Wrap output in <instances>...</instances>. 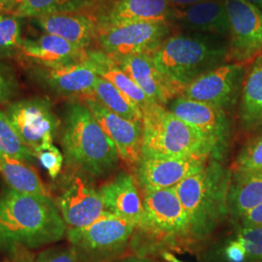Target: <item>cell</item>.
<instances>
[{
  "label": "cell",
  "instance_id": "obj_1",
  "mask_svg": "<svg viewBox=\"0 0 262 262\" xmlns=\"http://www.w3.org/2000/svg\"><path fill=\"white\" fill-rule=\"evenodd\" d=\"M67 235V225L50 195L11 188L0 195V252L40 249Z\"/></svg>",
  "mask_w": 262,
  "mask_h": 262
},
{
  "label": "cell",
  "instance_id": "obj_2",
  "mask_svg": "<svg viewBox=\"0 0 262 262\" xmlns=\"http://www.w3.org/2000/svg\"><path fill=\"white\" fill-rule=\"evenodd\" d=\"M60 144L67 167L90 178L109 177L120 165L115 144L81 100L66 106Z\"/></svg>",
  "mask_w": 262,
  "mask_h": 262
},
{
  "label": "cell",
  "instance_id": "obj_3",
  "mask_svg": "<svg viewBox=\"0 0 262 262\" xmlns=\"http://www.w3.org/2000/svg\"><path fill=\"white\" fill-rule=\"evenodd\" d=\"M143 215L131 240L132 255L156 253L193 246L187 212L175 188L143 193Z\"/></svg>",
  "mask_w": 262,
  "mask_h": 262
},
{
  "label": "cell",
  "instance_id": "obj_4",
  "mask_svg": "<svg viewBox=\"0 0 262 262\" xmlns=\"http://www.w3.org/2000/svg\"><path fill=\"white\" fill-rule=\"evenodd\" d=\"M231 170L219 159H211L196 173L174 187L187 212L194 245L214 232L228 214Z\"/></svg>",
  "mask_w": 262,
  "mask_h": 262
},
{
  "label": "cell",
  "instance_id": "obj_5",
  "mask_svg": "<svg viewBox=\"0 0 262 262\" xmlns=\"http://www.w3.org/2000/svg\"><path fill=\"white\" fill-rule=\"evenodd\" d=\"M227 38L202 33H178L152 53L156 66L182 93L198 77L226 63Z\"/></svg>",
  "mask_w": 262,
  "mask_h": 262
},
{
  "label": "cell",
  "instance_id": "obj_6",
  "mask_svg": "<svg viewBox=\"0 0 262 262\" xmlns=\"http://www.w3.org/2000/svg\"><path fill=\"white\" fill-rule=\"evenodd\" d=\"M141 158L169 159L211 156L216 159L214 144L202 133L179 119L162 105L143 111Z\"/></svg>",
  "mask_w": 262,
  "mask_h": 262
},
{
  "label": "cell",
  "instance_id": "obj_7",
  "mask_svg": "<svg viewBox=\"0 0 262 262\" xmlns=\"http://www.w3.org/2000/svg\"><path fill=\"white\" fill-rule=\"evenodd\" d=\"M135 225L105 212L92 225L67 229L69 246L81 262H116L130 249Z\"/></svg>",
  "mask_w": 262,
  "mask_h": 262
},
{
  "label": "cell",
  "instance_id": "obj_8",
  "mask_svg": "<svg viewBox=\"0 0 262 262\" xmlns=\"http://www.w3.org/2000/svg\"><path fill=\"white\" fill-rule=\"evenodd\" d=\"M173 35V24L135 21L98 31L95 47L112 57L151 55Z\"/></svg>",
  "mask_w": 262,
  "mask_h": 262
},
{
  "label": "cell",
  "instance_id": "obj_9",
  "mask_svg": "<svg viewBox=\"0 0 262 262\" xmlns=\"http://www.w3.org/2000/svg\"><path fill=\"white\" fill-rule=\"evenodd\" d=\"M4 112L20 140L32 152L44 144L53 143L60 130L61 122L48 96L13 101Z\"/></svg>",
  "mask_w": 262,
  "mask_h": 262
},
{
  "label": "cell",
  "instance_id": "obj_10",
  "mask_svg": "<svg viewBox=\"0 0 262 262\" xmlns=\"http://www.w3.org/2000/svg\"><path fill=\"white\" fill-rule=\"evenodd\" d=\"M229 21L226 62L247 64L262 53V12L246 0H224Z\"/></svg>",
  "mask_w": 262,
  "mask_h": 262
},
{
  "label": "cell",
  "instance_id": "obj_11",
  "mask_svg": "<svg viewBox=\"0 0 262 262\" xmlns=\"http://www.w3.org/2000/svg\"><path fill=\"white\" fill-rule=\"evenodd\" d=\"M247 71V64L226 62L187 84L181 95L230 111L240 101Z\"/></svg>",
  "mask_w": 262,
  "mask_h": 262
},
{
  "label": "cell",
  "instance_id": "obj_12",
  "mask_svg": "<svg viewBox=\"0 0 262 262\" xmlns=\"http://www.w3.org/2000/svg\"><path fill=\"white\" fill-rule=\"evenodd\" d=\"M84 13L94 19L98 31L135 21L175 24L178 17L168 0H96Z\"/></svg>",
  "mask_w": 262,
  "mask_h": 262
},
{
  "label": "cell",
  "instance_id": "obj_13",
  "mask_svg": "<svg viewBox=\"0 0 262 262\" xmlns=\"http://www.w3.org/2000/svg\"><path fill=\"white\" fill-rule=\"evenodd\" d=\"M24 66L28 77L35 84L56 96L70 101H82L94 96L98 75L85 58L82 62L57 68Z\"/></svg>",
  "mask_w": 262,
  "mask_h": 262
},
{
  "label": "cell",
  "instance_id": "obj_14",
  "mask_svg": "<svg viewBox=\"0 0 262 262\" xmlns=\"http://www.w3.org/2000/svg\"><path fill=\"white\" fill-rule=\"evenodd\" d=\"M92 178L74 172L66 177L56 204L69 228H82L92 225L105 211L99 190L94 187Z\"/></svg>",
  "mask_w": 262,
  "mask_h": 262
},
{
  "label": "cell",
  "instance_id": "obj_15",
  "mask_svg": "<svg viewBox=\"0 0 262 262\" xmlns=\"http://www.w3.org/2000/svg\"><path fill=\"white\" fill-rule=\"evenodd\" d=\"M167 109L206 136L215 146L216 159H222L231 137V122L227 112L183 95L171 100Z\"/></svg>",
  "mask_w": 262,
  "mask_h": 262
},
{
  "label": "cell",
  "instance_id": "obj_16",
  "mask_svg": "<svg viewBox=\"0 0 262 262\" xmlns=\"http://www.w3.org/2000/svg\"><path fill=\"white\" fill-rule=\"evenodd\" d=\"M211 156L169 159L141 158L135 166V179L142 193L173 188L206 165Z\"/></svg>",
  "mask_w": 262,
  "mask_h": 262
},
{
  "label": "cell",
  "instance_id": "obj_17",
  "mask_svg": "<svg viewBox=\"0 0 262 262\" xmlns=\"http://www.w3.org/2000/svg\"><path fill=\"white\" fill-rule=\"evenodd\" d=\"M82 101L115 144L122 161L135 167L142 154L143 122L126 120L111 112L94 98H85Z\"/></svg>",
  "mask_w": 262,
  "mask_h": 262
},
{
  "label": "cell",
  "instance_id": "obj_18",
  "mask_svg": "<svg viewBox=\"0 0 262 262\" xmlns=\"http://www.w3.org/2000/svg\"><path fill=\"white\" fill-rule=\"evenodd\" d=\"M86 50L63 38L42 32L35 38H24L17 59L24 66L57 68L84 61Z\"/></svg>",
  "mask_w": 262,
  "mask_h": 262
},
{
  "label": "cell",
  "instance_id": "obj_19",
  "mask_svg": "<svg viewBox=\"0 0 262 262\" xmlns=\"http://www.w3.org/2000/svg\"><path fill=\"white\" fill-rule=\"evenodd\" d=\"M113 58L152 102L165 107L182 94V91L161 73L150 55L141 54Z\"/></svg>",
  "mask_w": 262,
  "mask_h": 262
},
{
  "label": "cell",
  "instance_id": "obj_20",
  "mask_svg": "<svg viewBox=\"0 0 262 262\" xmlns=\"http://www.w3.org/2000/svg\"><path fill=\"white\" fill-rule=\"evenodd\" d=\"M105 211L137 227L143 215V197L135 176L122 170L98 188Z\"/></svg>",
  "mask_w": 262,
  "mask_h": 262
},
{
  "label": "cell",
  "instance_id": "obj_21",
  "mask_svg": "<svg viewBox=\"0 0 262 262\" xmlns=\"http://www.w3.org/2000/svg\"><path fill=\"white\" fill-rule=\"evenodd\" d=\"M31 25L77 47L89 50L95 47L98 28L94 19L85 13H61L28 19Z\"/></svg>",
  "mask_w": 262,
  "mask_h": 262
},
{
  "label": "cell",
  "instance_id": "obj_22",
  "mask_svg": "<svg viewBox=\"0 0 262 262\" xmlns=\"http://www.w3.org/2000/svg\"><path fill=\"white\" fill-rule=\"evenodd\" d=\"M178 9L179 25L190 32L228 38L229 21L224 0H207Z\"/></svg>",
  "mask_w": 262,
  "mask_h": 262
},
{
  "label": "cell",
  "instance_id": "obj_23",
  "mask_svg": "<svg viewBox=\"0 0 262 262\" xmlns=\"http://www.w3.org/2000/svg\"><path fill=\"white\" fill-rule=\"evenodd\" d=\"M85 59L94 67L97 75L114 84L131 101L138 105L142 112L156 104L122 70V67L114 60V58L104 53L103 51L97 48L89 49L86 50Z\"/></svg>",
  "mask_w": 262,
  "mask_h": 262
},
{
  "label": "cell",
  "instance_id": "obj_24",
  "mask_svg": "<svg viewBox=\"0 0 262 262\" xmlns=\"http://www.w3.org/2000/svg\"><path fill=\"white\" fill-rule=\"evenodd\" d=\"M238 118L245 130L262 125V53L249 66L239 101Z\"/></svg>",
  "mask_w": 262,
  "mask_h": 262
},
{
  "label": "cell",
  "instance_id": "obj_25",
  "mask_svg": "<svg viewBox=\"0 0 262 262\" xmlns=\"http://www.w3.org/2000/svg\"><path fill=\"white\" fill-rule=\"evenodd\" d=\"M262 203V170L232 174L228 193V214L240 219L253 207Z\"/></svg>",
  "mask_w": 262,
  "mask_h": 262
},
{
  "label": "cell",
  "instance_id": "obj_26",
  "mask_svg": "<svg viewBox=\"0 0 262 262\" xmlns=\"http://www.w3.org/2000/svg\"><path fill=\"white\" fill-rule=\"evenodd\" d=\"M0 174L13 190L37 195H49L35 169L27 161L0 155Z\"/></svg>",
  "mask_w": 262,
  "mask_h": 262
},
{
  "label": "cell",
  "instance_id": "obj_27",
  "mask_svg": "<svg viewBox=\"0 0 262 262\" xmlns=\"http://www.w3.org/2000/svg\"><path fill=\"white\" fill-rule=\"evenodd\" d=\"M93 98L96 99L111 112L126 120L134 122L143 121V112L139 106L131 101L114 84L99 76L94 84Z\"/></svg>",
  "mask_w": 262,
  "mask_h": 262
},
{
  "label": "cell",
  "instance_id": "obj_28",
  "mask_svg": "<svg viewBox=\"0 0 262 262\" xmlns=\"http://www.w3.org/2000/svg\"><path fill=\"white\" fill-rule=\"evenodd\" d=\"M96 0H24L15 13L24 19L61 13H84Z\"/></svg>",
  "mask_w": 262,
  "mask_h": 262
},
{
  "label": "cell",
  "instance_id": "obj_29",
  "mask_svg": "<svg viewBox=\"0 0 262 262\" xmlns=\"http://www.w3.org/2000/svg\"><path fill=\"white\" fill-rule=\"evenodd\" d=\"M23 21L16 14L0 15V59H17L24 40Z\"/></svg>",
  "mask_w": 262,
  "mask_h": 262
},
{
  "label": "cell",
  "instance_id": "obj_30",
  "mask_svg": "<svg viewBox=\"0 0 262 262\" xmlns=\"http://www.w3.org/2000/svg\"><path fill=\"white\" fill-rule=\"evenodd\" d=\"M0 155L32 163L33 152L20 140L4 111H0Z\"/></svg>",
  "mask_w": 262,
  "mask_h": 262
},
{
  "label": "cell",
  "instance_id": "obj_31",
  "mask_svg": "<svg viewBox=\"0 0 262 262\" xmlns=\"http://www.w3.org/2000/svg\"><path fill=\"white\" fill-rule=\"evenodd\" d=\"M262 170V134L248 141L232 164V174H246Z\"/></svg>",
  "mask_w": 262,
  "mask_h": 262
},
{
  "label": "cell",
  "instance_id": "obj_32",
  "mask_svg": "<svg viewBox=\"0 0 262 262\" xmlns=\"http://www.w3.org/2000/svg\"><path fill=\"white\" fill-rule=\"evenodd\" d=\"M33 154L39 164L47 171L50 178L55 180L58 177L62 170L64 156L56 146L53 143L44 144L38 147Z\"/></svg>",
  "mask_w": 262,
  "mask_h": 262
},
{
  "label": "cell",
  "instance_id": "obj_33",
  "mask_svg": "<svg viewBox=\"0 0 262 262\" xmlns=\"http://www.w3.org/2000/svg\"><path fill=\"white\" fill-rule=\"evenodd\" d=\"M19 78L15 68L6 60L0 59V105L13 102L19 95Z\"/></svg>",
  "mask_w": 262,
  "mask_h": 262
},
{
  "label": "cell",
  "instance_id": "obj_34",
  "mask_svg": "<svg viewBox=\"0 0 262 262\" xmlns=\"http://www.w3.org/2000/svg\"><path fill=\"white\" fill-rule=\"evenodd\" d=\"M237 239L243 244L248 262H262V227H241Z\"/></svg>",
  "mask_w": 262,
  "mask_h": 262
},
{
  "label": "cell",
  "instance_id": "obj_35",
  "mask_svg": "<svg viewBox=\"0 0 262 262\" xmlns=\"http://www.w3.org/2000/svg\"><path fill=\"white\" fill-rule=\"evenodd\" d=\"M25 254L28 262H81L70 246L50 248L35 255Z\"/></svg>",
  "mask_w": 262,
  "mask_h": 262
},
{
  "label": "cell",
  "instance_id": "obj_36",
  "mask_svg": "<svg viewBox=\"0 0 262 262\" xmlns=\"http://www.w3.org/2000/svg\"><path fill=\"white\" fill-rule=\"evenodd\" d=\"M225 256L228 262H244L246 260L247 253L241 243L237 238L234 241L229 242L225 250Z\"/></svg>",
  "mask_w": 262,
  "mask_h": 262
},
{
  "label": "cell",
  "instance_id": "obj_37",
  "mask_svg": "<svg viewBox=\"0 0 262 262\" xmlns=\"http://www.w3.org/2000/svg\"><path fill=\"white\" fill-rule=\"evenodd\" d=\"M239 220L242 227H262V203L253 207V209L244 214Z\"/></svg>",
  "mask_w": 262,
  "mask_h": 262
},
{
  "label": "cell",
  "instance_id": "obj_38",
  "mask_svg": "<svg viewBox=\"0 0 262 262\" xmlns=\"http://www.w3.org/2000/svg\"><path fill=\"white\" fill-rule=\"evenodd\" d=\"M24 0H0V15L15 14Z\"/></svg>",
  "mask_w": 262,
  "mask_h": 262
},
{
  "label": "cell",
  "instance_id": "obj_39",
  "mask_svg": "<svg viewBox=\"0 0 262 262\" xmlns=\"http://www.w3.org/2000/svg\"><path fill=\"white\" fill-rule=\"evenodd\" d=\"M169 2L176 8H186L188 6H191V5H194L197 3H200V2H203V1H207V0H168Z\"/></svg>",
  "mask_w": 262,
  "mask_h": 262
},
{
  "label": "cell",
  "instance_id": "obj_40",
  "mask_svg": "<svg viewBox=\"0 0 262 262\" xmlns=\"http://www.w3.org/2000/svg\"><path fill=\"white\" fill-rule=\"evenodd\" d=\"M116 262H157L150 257H143L137 255H129L126 257H122V259Z\"/></svg>",
  "mask_w": 262,
  "mask_h": 262
},
{
  "label": "cell",
  "instance_id": "obj_41",
  "mask_svg": "<svg viewBox=\"0 0 262 262\" xmlns=\"http://www.w3.org/2000/svg\"><path fill=\"white\" fill-rule=\"evenodd\" d=\"M160 255L167 262H184L178 259L174 254L170 252H163L160 253Z\"/></svg>",
  "mask_w": 262,
  "mask_h": 262
},
{
  "label": "cell",
  "instance_id": "obj_42",
  "mask_svg": "<svg viewBox=\"0 0 262 262\" xmlns=\"http://www.w3.org/2000/svg\"><path fill=\"white\" fill-rule=\"evenodd\" d=\"M24 251H26V250H19V251H17L16 253H14L16 258H17L16 262H28Z\"/></svg>",
  "mask_w": 262,
  "mask_h": 262
},
{
  "label": "cell",
  "instance_id": "obj_43",
  "mask_svg": "<svg viewBox=\"0 0 262 262\" xmlns=\"http://www.w3.org/2000/svg\"><path fill=\"white\" fill-rule=\"evenodd\" d=\"M247 2L253 4L257 9L260 10L262 12V0H246Z\"/></svg>",
  "mask_w": 262,
  "mask_h": 262
}]
</instances>
